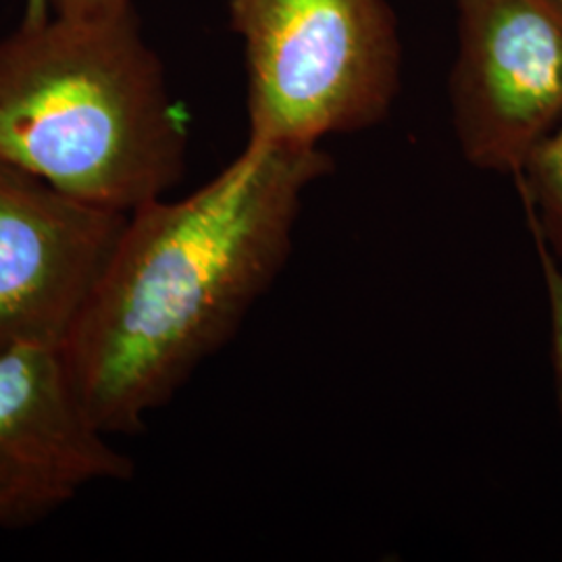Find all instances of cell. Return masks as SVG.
<instances>
[{
  "mask_svg": "<svg viewBox=\"0 0 562 562\" xmlns=\"http://www.w3.org/2000/svg\"><path fill=\"white\" fill-rule=\"evenodd\" d=\"M331 169L319 146L246 142L213 180L127 213L59 346L104 434H136L238 334L290 259L302 201Z\"/></svg>",
  "mask_w": 562,
  "mask_h": 562,
  "instance_id": "obj_1",
  "label": "cell"
},
{
  "mask_svg": "<svg viewBox=\"0 0 562 562\" xmlns=\"http://www.w3.org/2000/svg\"><path fill=\"white\" fill-rule=\"evenodd\" d=\"M188 117L132 0L25 7L0 38V157L115 213L165 199Z\"/></svg>",
  "mask_w": 562,
  "mask_h": 562,
  "instance_id": "obj_2",
  "label": "cell"
},
{
  "mask_svg": "<svg viewBox=\"0 0 562 562\" xmlns=\"http://www.w3.org/2000/svg\"><path fill=\"white\" fill-rule=\"evenodd\" d=\"M244 42L248 142L319 146L385 120L401 42L385 0H232Z\"/></svg>",
  "mask_w": 562,
  "mask_h": 562,
  "instance_id": "obj_3",
  "label": "cell"
},
{
  "mask_svg": "<svg viewBox=\"0 0 562 562\" xmlns=\"http://www.w3.org/2000/svg\"><path fill=\"white\" fill-rule=\"evenodd\" d=\"M450 104L464 159L519 176L562 121L561 0H457Z\"/></svg>",
  "mask_w": 562,
  "mask_h": 562,
  "instance_id": "obj_4",
  "label": "cell"
},
{
  "mask_svg": "<svg viewBox=\"0 0 562 562\" xmlns=\"http://www.w3.org/2000/svg\"><path fill=\"white\" fill-rule=\"evenodd\" d=\"M125 217L0 157V352L63 344Z\"/></svg>",
  "mask_w": 562,
  "mask_h": 562,
  "instance_id": "obj_5",
  "label": "cell"
},
{
  "mask_svg": "<svg viewBox=\"0 0 562 562\" xmlns=\"http://www.w3.org/2000/svg\"><path fill=\"white\" fill-rule=\"evenodd\" d=\"M134 462L86 413L59 346L0 352V527H27Z\"/></svg>",
  "mask_w": 562,
  "mask_h": 562,
  "instance_id": "obj_6",
  "label": "cell"
},
{
  "mask_svg": "<svg viewBox=\"0 0 562 562\" xmlns=\"http://www.w3.org/2000/svg\"><path fill=\"white\" fill-rule=\"evenodd\" d=\"M517 180L531 229L562 255V121L531 150Z\"/></svg>",
  "mask_w": 562,
  "mask_h": 562,
  "instance_id": "obj_7",
  "label": "cell"
},
{
  "mask_svg": "<svg viewBox=\"0 0 562 562\" xmlns=\"http://www.w3.org/2000/svg\"><path fill=\"white\" fill-rule=\"evenodd\" d=\"M536 244L540 250L542 261L543 281L546 292L550 302V322H552V355H554V367H557V380H559V394H561L562 406V269L554 261V257L548 250V244L542 236L533 229Z\"/></svg>",
  "mask_w": 562,
  "mask_h": 562,
  "instance_id": "obj_8",
  "label": "cell"
},
{
  "mask_svg": "<svg viewBox=\"0 0 562 562\" xmlns=\"http://www.w3.org/2000/svg\"><path fill=\"white\" fill-rule=\"evenodd\" d=\"M101 0H25V7H38V9H71V7H83L94 4Z\"/></svg>",
  "mask_w": 562,
  "mask_h": 562,
  "instance_id": "obj_9",
  "label": "cell"
},
{
  "mask_svg": "<svg viewBox=\"0 0 562 562\" xmlns=\"http://www.w3.org/2000/svg\"><path fill=\"white\" fill-rule=\"evenodd\" d=\"M561 2H562V0H561Z\"/></svg>",
  "mask_w": 562,
  "mask_h": 562,
  "instance_id": "obj_10",
  "label": "cell"
}]
</instances>
